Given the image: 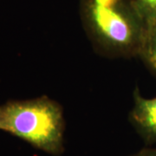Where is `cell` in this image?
Segmentation results:
<instances>
[{"mask_svg": "<svg viewBox=\"0 0 156 156\" xmlns=\"http://www.w3.org/2000/svg\"><path fill=\"white\" fill-rule=\"evenodd\" d=\"M80 15L93 44L109 56H138L147 25L134 0H81Z\"/></svg>", "mask_w": 156, "mask_h": 156, "instance_id": "cell-1", "label": "cell"}, {"mask_svg": "<svg viewBox=\"0 0 156 156\" xmlns=\"http://www.w3.org/2000/svg\"><path fill=\"white\" fill-rule=\"evenodd\" d=\"M0 130L52 155H60L64 151L65 121L62 108L46 95L10 101L1 105Z\"/></svg>", "mask_w": 156, "mask_h": 156, "instance_id": "cell-2", "label": "cell"}, {"mask_svg": "<svg viewBox=\"0 0 156 156\" xmlns=\"http://www.w3.org/2000/svg\"><path fill=\"white\" fill-rule=\"evenodd\" d=\"M134 105L129 119L135 130L147 143H156V96L145 98L139 89L133 93Z\"/></svg>", "mask_w": 156, "mask_h": 156, "instance_id": "cell-3", "label": "cell"}, {"mask_svg": "<svg viewBox=\"0 0 156 156\" xmlns=\"http://www.w3.org/2000/svg\"><path fill=\"white\" fill-rule=\"evenodd\" d=\"M138 56L156 75V23L147 29L145 42Z\"/></svg>", "mask_w": 156, "mask_h": 156, "instance_id": "cell-4", "label": "cell"}, {"mask_svg": "<svg viewBox=\"0 0 156 156\" xmlns=\"http://www.w3.org/2000/svg\"><path fill=\"white\" fill-rule=\"evenodd\" d=\"M140 13L144 18L147 29L156 23V0H134Z\"/></svg>", "mask_w": 156, "mask_h": 156, "instance_id": "cell-5", "label": "cell"}, {"mask_svg": "<svg viewBox=\"0 0 156 156\" xmlns=\"http://www.w3.org/2000/svg\"><path fill=\"white\" fill-rule=\"evenodd\" d=\"M143 156H156V148H145L140 151Z\"/></svg>", "mask_w": 156, "mask_h": 156, "instance_id": "cell-6", "label": "cell"}, {"mask_svg": "<svg viewBox=\"0 0 156 156\" xmlns=\"http://www.w3.org/2000/svg\"><path fill=\"white\" fill-rule=\"evenodd\" d=\"M131 156H143L142 155V154L140 153V151L139 153H137V154H134V155H131Z\"/></svg>", "mask_w": 156, "mask_h": 156, "instance_id": "cell-7", "label": "cell"}]
</instances>
